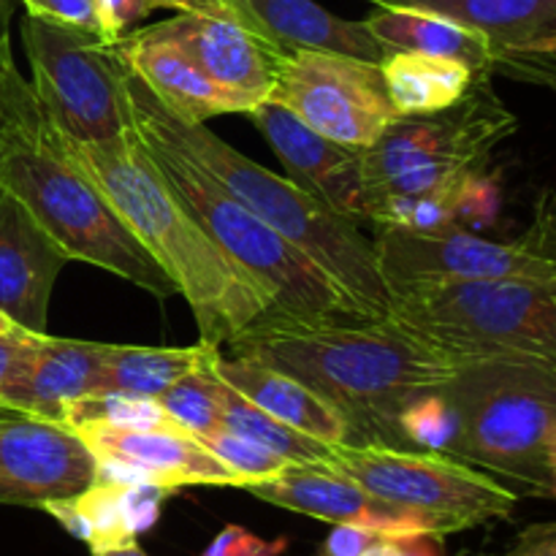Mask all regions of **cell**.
<instances>
[{
    "mask_svg": "<svg viewBox=\"0 0 556 556\" xmlns=\"http://www.w3.org/2000/svg\"><path fill=\"white\" fill-rule=\"evenodd\" d=\"M9 20H11V0H0V74L14 65V58H11V41H9Z\"/></svg>",
    "mask_w": 556,
    "mask_h": 556,
    "instance_id": "41",
    "label": "cell"
},
{
    "mask_svg": "<svg viewBox=\"0 0 556 556\" xmlns=\"http://www.w3.org/2000/svg\"><path fill=\"white\" fill-rule=\"evenodd\" d=\"M147 30L182 49L210 79L255 106L271 96L288 54L269 36L231 16L177 14Z\"/></svg>",
    "mask_w": 556,
    "mask_h": 556,
    "instance_id": "16",
    "label": "cell"
},
{
    "mask_svg": "<svg viewBox=\"0 0 556 556\" xmlns=\"http://www.w3.org/2000/svg\"><path fill=\"white\" fill-rule=\"evenodd\" d=\"M210 342L190 348H139L106 342L101 372L92 394L161 396L177 380L204 367L212 353Z\"/></svg>",
    "mask_w": 556,
    "mask_h": 556,
    "instance_id": "26",
    "label": "cell"
},
{
    "mask_svg": "<svg viewBox=\"0 0 556 556\" xmlns=\"http://www.w3.org/2000/svg\"><path fill=\"white\" fill-rule=\"evenodd\" d=\"M206 367L217 380L248 396L253 405L275 416L277 421L288 424V427L299 429L315 440H324V443H351L345 418L324 396L307 389L302 380L291 378L280 369L266 367V364L250 362V358H228L223 356L220 348H212Z\"/></svg>",
    "mask_w": 556,
    "mask_h": 556,
    "instance_id": "23",
    "label": "cell"
},
{
    "mask_svg": "<svg viewBox=\"0 0 556 556\" xmlns=\"http://www.w3.org/2000/svg\"><path fill=\"white\" fill-rule=\"evenodd\" d=\"M375 9L438 14L481 33L500 52V76L556 90V0H364Z\"/></svg>",
    "mask_w": 556,
    "mask_h": 556,
    "instance_id": "14",
    "label": "cell"
},
{
    "mask_svg": "<svg viewBox=\"0 0 556 556\" xmlns=\"http://www.w3.org/2000/svg\"><path fill=\"white\" fill-rule=\"evenodd\" d=\"M440 391L456 418L448 456L492 476L516 497L554 500L546 443L556 424V375L476 362Z\"/></svg>",
    "mask_w": 556,
    "mask_h": 556,
    "instance_id": "7",
    "label": "cell"
},
{
    "mask_svg": "<svg viewBox=\"0 0 556 556\" xmlns=\"http://www.w3.org/2000/svg\"><path fill=\"white\" fill-rule=\"evenodd\" d=\"M400 434L407 451H434L448 454L456 434V418L443 391L421 394L407 402L400 413Z\"/></svg>",
    "mask_w": 556,
    "mask_h": 556,
    "instance_id": "31",
    "label": "cell"
},
{
    "mask_svg": "<svg viewBox=\"0 0 556 556\" xmlns=\"http://www.w3.org/2000/svg\"><path fill=\"white\" fill-rule=\"evenodd\" d=\"M150 0H101L98 3V36L103 43H119L130 27L152 14Z\"/></svg>",
    "mask_w": 556,
    "mask_h": 556,
    "instance_id": "34",
    "label": "cell"
},
{
    "mask_svg": "<svg viewBox=\"0 0 556 556\" xmlns=\"http://www.w3.org/2000/svg\"><path fill=\"white\" fill-rule=\"evenodd\" d=\"M372 242L386 286L405 280L556 282V190L538 195L532 223L508 242L454 226L438 231L378 226Z\"/></svg>",
    "mask_w": 556,
    "mask_h": 556,
    "instance_id": "11",
    "label": "cell"
},
{
    "mask_svg": "<svg viewBox=\"0 0 556 556\" xmlns=\"http://www.w3.org/2000/svg\"><path fill=\"white\" fill-rule=\"evenodd\" d=\"M163 410L179 424L188 434H199L220 429V380L210 372V367H199L182 380L157 396Z\"/></svg>",
    "mask_w": 556,
    "mask_h": 556,
    "instance_id": "30",
    "label": "cell"
},
{
    "mask_svg": "<svg viewBox=\"0 0 556 556\" xmlns=\"http://www.w3.org/2000/svg\"><path fill=\"white\" fill-rule=\"evenodd\" d=\"M11 331H16V326L11 324L3 313H0V334H11Z\"/></svg>",
    "mask_w": 556,
    "mask_h": 556,
    "instance_id": "44",
    "label": "cell"
},
{
    "mask_svg": "<svg viewBox=\"0 0 556 556\" xmlns=\"http://www.w3.org/2000/svg\"><path fill=\"white\" fill-rule=\"evenodd\" d=\"M269 101L296 114L307 128L351 150H367L400 117L380 63L351 54L291 49Z\"/></svg>",
    "mask_w": 556,
    "mask_h": 556,
    "instance_id": "12",
    "label": "cell"
},
{
    "mask_svg": "<svg viewBox=\"0 0 556 556\" xmlns=\"http://www.w3.org/2000/svg\"><path fill=\"white\" fill-rule=\"evenodd\" d=\"M519 130V117L494 92L492 76H478L451 106L429 114H400L372 147L362 150L364 210L391 199L456 195L465 199L492 152Z\"/></svg>",
    "mask_w": 556,
    "mask_h": 556,
    "instance_id": "6",
    "label": "cell"
},
{
    "mask_svg": "<svg viewBox=\"0 0 556 556\" xmlns=\"http://www.w3.org/2000/svg\"><path fill=\"white\" fill-rule=\"evenodd\" d=\"M117 52L125 68L139 76L152 96L185 123H206L220 114H248L255 109L253 101L217 85L190 63L182 49L147 27L123 36Z\"/></svg>",
    "mask_w": 556,
    "mask_h": 556,
    "instance_id": "21",
    "label": "cell"
},
{
    "mask_svg": "<svg viewBox=\"0 0 556 556\" xmlns=\"http://www.w3.org/2000/svg\"><path fill=\"white\" fill-rule=\"evenodd\" d=\"M96 456L65 424L0 416V505L43 508L85 492Z\"/></svg>",
    "mask_w": 556,
    "mask_h": 556,
    "instance_id": "13",
    "label": "cell"
},
{
    "mask_svg": "<svg viewBox=\"0 0 556 556\" xmlns=\"http://www.w3.org/2000/svg\"><path fill=\"white\" fill-rule=\"evenodd\" d=\"M22 5H25V14L47 16L63 25L98 33V14L92 0H22Z\"/></svg>",
    "mask_w": 556,
    "mask_h": 556,
    "instance_id": "35",
    "label": "cell"
},
{
    "mask_svg": "<svg viewBox=\"0 0 556 556\" xmlns=\"http://www.w3.org/2000/svg\"><path fill=\"white\" fill-rule=\"evenodd\" d=\"M239 20L269 36L286 52L318 49V52L351 54L367 63H383L386 52L364 20L351 22L331 14L315 0H228Z\"/></svg>",
    "mask_w": 556,
    "mask_h": 556,
    "instance_id": "24",
    "label": "cell"
},
{
    "mask_svg": "<svg viewBox=\"0 0 556 556\" xmlns=\"http://www.w3.org/2000/svg\"><path fill=\"white\" fill-rule=\"evenodd\" d=\"M434 535H380L358 556H440Z\"/></svg>",
    "mask_w": 556,
    "mask_h": 556,
    "instance_id": "37",
    "label": "cell"
},
{
    "mask_svg": "<svg viewBox=\"0 0 556 556\" xmlns=\"http://www.w3.org/2000/svg\"><path fill=\"white\" fill-rule=\"evenodd\" d=\"M0 155H3V147H0Z\"/></svg>",
    "mask_w": 556,
    "mask_h": 556,
    "instance_id": "47",
    "label": "cell"
},
{
    "mask_svg": "<svg viewBox=\"0 0 556 556\" xmlns=\"http://www.w3.org/2000/svg\"><path fill=\"white\" fill-rule=\"evenodd\" d=\"M546 467H548V476H552V489H554V500H556V424H554L552 432H548Z\"/></svg>",
    "mask_w": 556,
    "mask_h": 556,
    "instance_id": "42",
    "label": "cell"
},
{
    "mask_svg": "<svg viewBox=\"0 0 556 556\" xmlns=\"http://www.w3.org/2000/svg\"><path fill=\"white\" fill-rule=\"evenodd\" d=\"M22 43L30 63V87L47 117L68 139L106 144L128 134L117 43L98 33L47 16H22Z\"/></svg>",
    "mask_w": 556,
    "mask_h": 556,
    "instance_id": "9",
    "label": "cell"
},
{
    "mask_svg": "<svg viewBox=\"0 0 556 556\" xmlns=\"http://www.w3.org/2000/svg\"><path fill=\"white\" fill-rule=\"evenodd\" d=\"M195 440H199L206 451H212L223 465L231 467V470L242 478L244 486H248V483L266 481V478L280 476L282 470H288V467L293 465V462L282 459L280 454H275V451L264 448V445L253 443V440L242 438V434L228 432L226 427L212 429V432L206 434H199Z\"/></svg>",
    "mask_w": 556,
    "mask_h": 556,
    "instance_id": "32",
    "label": "cell"
},
{
    "mask_svg": "<svg viewBox=\"0 0 556 556\" xmlns=\"http://www.w3.org/2000/svg\"><path fill=\"white\" fill-rule=\"evenodd\" d=\"M386 90L400 114H429L459 101L478 79L459 60L421 52H394L380 63Z\"/></svg>",
    "mask_w": 556,
    "mask_h": 556,
    "instance_id": "27",
    "label": "cell"
},
{
    "mask_svg": "<svg viewBox=\"0 0 556 556\" xmlns=\"http://www.w3.org/2000/svg\"><path fill=\"white\" fill-rule=\"evenodd\" d=\"M92 3H96V14H98V3H101V0H92Z\"/></svg>",
    "mask_w": 556,
    "mask_h": 556,
    "instance_id": "45",
    "label": "cell"
},
{
    "mask_svg": "<svg viewBox=\"0 0 556 556\" xmlns=\"http://www.w3.org/2000/svg\"><path fill=\"white\" fill-rule=\"evenodd\" d=\"M0 185L63 244L71 261L112 271L157 299L177 296L161 264L65 152L60 130L16 65L0 74Z\"/></svg>",
    "mask_w": 556,
    "mask_h": 556,
    "instance_id": "3",
    "label": "cell"
},
{
    "mask_svg": "<svg viewBox=\"0 0 556 556\" xmlns=\"http://www.w3.org/2000/svg\"><path fill=\"white\" fill-rule=\"evenodd\" d=\"M326 465L375 497L434 521L440 535L508 519L519 503L492 476L434 451L337 443Z\"/></svg>",
    "mask_w": 556,
    "mask_h": 556,
    "instance_id": "10",
    "label": "cell"
},
{
    "mask_svg": "<svg viewBox=\"0 0 556 556\" xmlns=\"http://www.w3.org/2000/svg\"><path fill=\"white\" fill-rule=\"evenodd\" d=\"M248 117L288 168L291 182L345 220L356 226L367 220L362 152L315 134L296 114L269 98L248 112Z\"/></svg>",
    "mask_w": 556,
    "mask_h": 556,
    "instance_id": "17",
    "label": "cell"
},
{
    "mask_svg": "<svg viewBox=\"0 0 556 556\" xmlns=\"http://www.w3.org/2000/svg\"><path fill=\"white\" fill-rule=\"evenodd\" d=\"M168 494L172 489L157 483L92 481L85 492L43 505V510L96 556L136 546V538L155 527Z\"/></svg>",
    "mask_w": 556,
    "mask_h": 556,
    "instance_id": "22",
    "label": "cell"
},
{
    "mask_svg": "<svg viewBox=\"0 0 556 556\" xmlns=\"http://www.w3.org/2000/svg\"><path fill=\"white\" fill-rule=\"evenodd\" d=\"M253 497L329 525H353L383 535H440L438 525L375 497L329 465H291L280 476L244 486Z\"/></svg>",
    "mask_w": 556,
    "mask_h": 556,
    "instance_id": "18",
    "label": "cell"
},
{
    "mask_svg": "<svg viewBox=\"0 0 556 556\" xmlns=\"http://www.w3.org/2000/svg\"><path fill=\"white\" fill-rule=\"evenodd\" d=\"M386 315L465 364L508 362L556 375V282H391Z\"/></svg>",
    "mask_w": 556,
    "mask_h": 556,
    "instance_id": "5",
    "label": "cell"
},
{
    "mask_svg": "<svg viewBox=\"0 0 556 556\" xmlns=\"http://www.w3.org/2000/svg\"><path fill=\"white\" fill-rule=\"evenodd\" d=\"M68 264L63 244L0 185V313L27 334H47L49 299Z\"/></svg>",
    "mask_w": 556,
    "mask_h": 556,
    "instance_id": "19",
    "label": "cell"
},
{
    "mask_svg": "<svg viewBox=\"0 0 556 556\" xmlns=\"http://www.w3.org/2000/svg\"><path fill=\"white\" fill-rule=\"evenodd\" d=\"M383 532L367 530V527L337 525L331 535L320 546V556H358L367 552Z\"/></svg>",
    "mask_w": 556,
    "mask_h": 556,
    "instance_id": "36",
    "label": "cell"
},
{
    "mask_svg": "<svg viewBox=\"0 0 556 556\" xmlns=\"http://www.w3.org/2000/svg\"><path fill=\"white\" fill-rule=\"evenodd\" d=\"M96 556H150L141 552L139 546H128V548H117V552H106V554H96Z\"/></svg>",
    "mask_w": 556,
    "mask_h": 556,
    "instance_id": "43",
    "label": "cell"
},
{
    "mask_svg": "<svg viewBox=\"0 0 556 556\" xmlns=\"http://www.w3.org/2000/svg\"><path fill=\"white\" fill-rule=\"evenodd\" d=\"M27 337H30V334H27V331H22V329L11 331V334H0V383H3L5 372L11 369L14 358L20 356V351L25 348ZM9 416H11V413H9Z\"/></svg>",
    "mask_w": 556,
    "mask_h": 556,
    "instance_id": "40",
    "label": "cell"
},
{
    "mask_svg": "<svg viewBox=\"0 0 556 556\" xmlns=\"http://www.w3.org/2000/svg\"><path fill=\"white\" fill-rule=\"evenodd\" d=\"M71 429L96 456V481L157 483L172 492L182 486H244L242 478L206 451L193 434L109 429L98 424Z\"/></svg>",
    "mask_w": 556,
    "mask_h": 556,
    "instance_id": "15",
    "label": "cell"
},
{
    "mask_svg": "<svg viewBox=\"0 0 556 556\" xmlns=\"http://www.w3.org/2000/svg\"><path fill=\"white\" fill-rule=\"evenodd\" d=\"M0 416H9V413H3V410H0Z\"/></svg>",
    "mask_w": 556,
    "mask_h": 556,
    "instance_id": "46",
    "label": "cell"
},
{
    "mask_svg": "<svg viewBox=\"0 0 556 556\" xmlns=\"http://www.w3.org/2000/svg\"><path fill=\"white\" fill-rule=\"evenodd\" d=\"M226 345L324 396L345 418L351 445L405 448L400 413L407 402L440 391L467 367L389 315L299 318L271 307Z\"/></svg>",
    "mask_w": 556,
    "mask_h": 556,
    "instance_id": "1",
    "label": "cell"
},
{
    "mask_svg": "<svg viewBox=\"0 0 556 556\" xmlns=\"http://www.w3.org/2000/svg\"><path fill=\"white\" fill-rule=\"evenodd\" d=\"M503 556H556V521L527 527Z\"/></svg>",
    "mask_w": 556,
    "mask_h": 556,
    "instance_id": "38",
    "label": "cell"
},
{
    "mask_svg": "<svg viewBox=\"0 0 556 556\" xmlns=\"http://www.w3.org/2000/svg\"><path fill=\"white\" fill-rule=\"evenodd\" d=\"M106 342L30 334L0 383V410L65 424V407L96 391Z\"/></svg>",
    "mask_w": 556,
    "mask_h": 556,
    "instance_id": "20",
    "label": "cell"
},
{
    "mask_svg": "<svg viewBox=\"0 0 556 556\" xmlns=\"http://www.w3.org/2000/svg\"><path fill=\"white\" fill-rule=\"evenodd\" d=\"M386 58L394 52H421L459 60L476 74H500V52L489 38L438 14L410 9H375L364 20Z\"/></svg>",
    "mask_w": 556,
    "mask_h": 556,
    "instance_id": "25",
    "label": "cell"
},
{
    "mask_svg": "<svg viewBox=\"0 0 556 556\" xmlns=\"http://www.w3.org/2000/svg\"><path fill=\"white\" fill-rule=\"evenodd\" d=\"M220 424L233 434L253 440V443L264 445V448L275 451L282 459L293 462V465H326L331 456V443L315 440L309 434L299 432V429L288 427V424L277 421L266 410L233 391L220 380Z\"/></svg>",
    "mask_w": 556,
    "mask_h": 556,
    "instance_id": "28",
    "label": "cell"
},
{
    "mask_svg": "<svg viewBox=\"0 0 556 556\" xmlns=\"http://www.w3.org/2000/svg\"><path fill=\"white\" fill-rule=\"evenodd\" d=\"M65 427L98 424L109 429H161V432H185L155 396L136 394H87L68 402Z\"/></svg>",
    "mask_w": 556,
    "mask_h": 556,
    "instance_id": "29",
    "label": "cell"
},
{
    "mask_svg": "<svg viewBox=\"0 0 556 556\" xmlns=\"http://www.w3.org/2000/svg\"><path fill=\"white\" fill-rule=\"evenodd\" d=\"M58 128V125H54ZM76 166L112 201L147 253L185 296L201 342L220 348L275 307L271 293L228 258L188 215L152 166L139 136L128 128L119 141L90 144L60 134Z\"/></svg>",
    "mask_w": 556,
    "mask_h": 556,
    "instance_id": "2",
    "label": "cell"
},
{
    "mask_svg": "<svg viewBox=\"0 0 556 556\" xmlns=\"http://www.w3.org/2000/svg\"><path fill=\"white\" fill-rule=\"evenodd\" d=\"M123 90L130 130L166 141L199 163L255 217L318 264L364 313L372 318L389 313V286L380 271L375 242L364 237L356 223L331 212L288 177H277L275 172L250 161L204 123L179 119L128 68Z\"/></svg>",
    "mask_w": 556,
    "mask_h": 556,
    "instance_id": "4",
    "label": "cell"
},
{
    "mask_svg": "<svg viewBox=\"0 0 556 556\" xmlns=\"http://www.w3.org/2000/svg\"><path fill=\"white\" fill-rule=\"evenodd\" d=\"M136 136L174 199L188 210V215L210 233L212 242L228 258L237 261L271 293L275 309L299 318L367 315L318 264H313L302 250L293 248L275 228L255 217L199 163L168 147L166 141Z\"/></svg>",
    "mask_w": 556,
    "mask_h": 556,
    "instance_id": "8",
    "label": "cell"
},
{
    "mask_svg": "<svg viewBox=\"0 0 556 556\" xmlns=\"http://www.w3.org/2000/svg\"><path fill=\"white\" fill-rule=\"evenodd\" d=\"M288 548V538L264 541L244 527L228 525L217 532L215 541L204 548L201 556H282Z\"/></svg>",
    "mask_w": 556,
    "mask_h": 556,
    "instance_id": "33",
    "label": "cell"
},
{
    "mask_svg": "<svg viewBox=\"0 0 556 556\" xmlns=\"http://www.w3.org/2000/svg\"><path fill=\"white\" fill-rule=\"evenodd\" d=\"M152 9H174L177 14H210V16H231L239 20L237 11L228 0H150Z\"/></svg>",
    "mask_w": 556,
    "mask_h": 556,
    "instance_id": "39",
    "label": "cell"
}]
</instances>
